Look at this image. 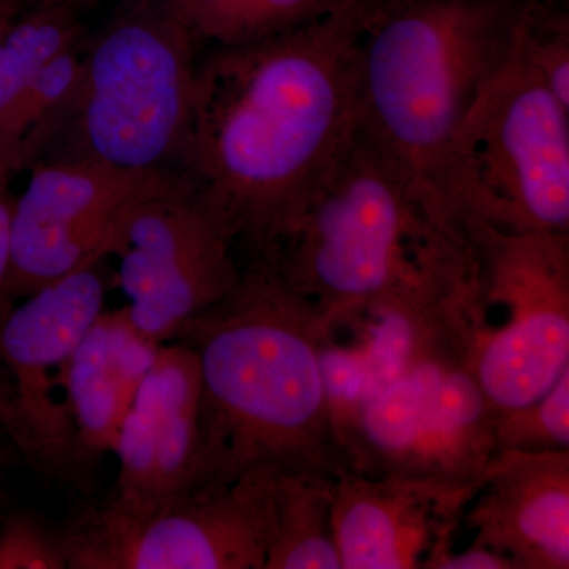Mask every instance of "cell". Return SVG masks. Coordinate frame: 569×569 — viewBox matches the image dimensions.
Masks as SVG:
<instances>
[{
  "label": "cell",
  "mask_w": 569,
  "mask_h": 569,
  "mask_svg": "<svg viewBox=\"0 0 569 569\" xmlns=\"http://www.w3.org/2000/svg\"><path fill=\"white\" fill-rule=\"evenodd\" d=\"M512 569L569 568V451H498L460 530Z\"/></svg>",
  "instance_id": "15"
},
{
  "label": "cell",
  "mask_w": 569,
  "mask_h": 569,
  "mask_svg": "<svg viewBox=\"0 0 569 569\" xmlns=\"http://www.w3.org/2000/svg\"><path fill=\"white\" fill-rule=\"evenodd\" d=\"M462 220L569 233V108L512 47L463 119L445 171Z\"/></svg>",
  "instance_id": "7"
},
{
  "label": "cell",
  "mask_w": 569,
  "mask_h": 569,
  "mask_svg": "<svg viewBox=\"0 0 569 569\" xmlns=\"http://www.w3.org/2000/svg\"><path fill=\"white\" fill-rule=\"evenodd\" d=\"M529 2L388 0L366 13L359 127L415 192L449 211L456 212L445 194L452 142L507 66Z\"/></svg>",
  "instance_id": "4"
},
{
  "label": "cell",
  "mask_w": 569,
  "mask_h": 569,
  "mask_svg": "<svg viewBox=\"0 0 569 569\" xmlns=\"http://www.w3.org/2000/svg\"><path fill=\"white\" fill-rule=\"evenodd\" d=\"M28 171V187L14 201L2 302L110 257L119 223L137 201L187 181L181 171L96 162L37 163Z\"/></svg>",
  "instance_id": "12"
},
{
  "label": "cell",
  "mask_w": 569,
  "mask_h": 569,
  "mask_svg": "<svg viewBox=\"0 0 569 569\" xmlns=\"http://www.w3.org/2000/svg\"><path fill=\"white\" fill-rule=\"evenodd\" d=\"M84 41L59 52L40 70L14 112L9 130V141H7L10 176L17 173L18 156L29 134L54 110L56 104L61 103L70 86L73 84Z\"/></svg>",
  "instance_id": "23"
},
{
  "label": "cell",
  "mask_w": 569,
  "mask_h": 569,
  "mask_svg": "<svg viewBox=\"0 0 569 569\" xmlns=\"http://www.w3.org/2000/svg\"><path fill=\"white\" fill-rule=\"evenodd\" d=\"M159 348L134 328L123 307L103 310L74 348L63 372V396L82 475L112 452Z\"/></svg>",
  "instance_id": "16"
},
{
  "label": "cell",
  "mask_w": 569,
  "mask_h": 569,
  "mask_svg": "<svg viewBox=\"0 0 569 569\" xmlns=\"http://www.w3.org/2000/svg\"><path fill=\"white\" fill-rule=\"evenodd\" d=\"M3 436V432H2V425H0V437Z\"/></svg>",
  "instance_id": "28"
},
{
  "label": "cell",
  "mask_w": 569,
  "mask_h": 569,
  "mask_svg": "<svg viewBox=\"0 0 569 569\" xmlns=\"http://www.w3.org/2000/svg\"><path fill=\"white\" fill-rule=\"evenodd\" d=\"M463 222L478 272L460 329L482 391L507 413L569 369V233Z\"/></svg>",
  "instance_id": "8"
},
{
  "label": "cell",
  "mask_w": 569,
  "mask_h": 569,
  "mask_svg": "<svg viewBox=\"0 0 569 569\" xmlns=\"http://www.w3.org/2000/svg\"><path fill=\"white\" fill-rule=\"evenodd\" d=\"M269 264L326 323L372 306L455 309L478 272L466 222L415 192L361 127Z\"/></svg>",
  "instance_id": "3"
},
{
  "label": "cell",
  "mask_w": 569,
  "mask_h": 569,
  "mask_svg": "<svg viewBox=\"0 0 569 569\" xmlns=\"http://www.w3.org/2000/svg\"><path fill=\"white\" fill-rule=\"evenodd\" d=\"M477 486L342 470L332 511L342 569H426L455 545Z\"/></svg>",
  "instance_id": "14"
},
{
  "label": "cell",
  "mask_w": 569,
  "mask_h": 569,
  "mask_svg": "<svg viewBox=\"0 0 569 569\" xmlns=\"http://www.w3.org/2000/svg\"><path fill=\"white\" fill-rule=\"evenodd\" d=\"M516 48L523 61L548 86L550 92L569 108V22L530 0L516 31Z\"/></svg>",
  "instance_id": "21"
},
{
  "label": "cell",
  "mask_w": 569,
  "mask_h": 569,
  "mask_svg": "<svg viewBox=\"0 0 569 569\" xmlns=\"http://www.w3.org/2000/svg\"><path fill=\"white\" fill-rule=\"evenodd\" d=\"M7 2L13 10L18 7H26L29 11L59 9L58 0H7Z\"/></svg>",
  "instance_id": "25"
},
{
  "label": "cell",
  "mask_w": 569,
  "mask_h": 569,
  "mask_svg": "<svg viewBox=\"0 0 569 569\" xmlns=\"http://www.w3.org/2000/svg\"><path fill=\"white\" fill-rule=\"evenodd\" d=\"M355 0H162L197 44L242 47L323 20Z\"/></svg>",
  "instance_id": "18"
},
{
  "label": "cell",
  "mask_w": 569,
  "mask_h": 569,
  "mask_svg": "<svg viewBox=\"0 0 569 569\" xmlns=\"http://www.w3.org/2000/svg\"><path fill=\"white\" fill-rule=\"evenodd\" d=\"M14 201L17 198L10 192L9 179L0 178V302L10 271Z\"/></svg>",
  "instance_id": "24"
},
{
  "label": "cell",
  "mask_w": 569,
  "mask_h": 569,
  "mask_svg": "<svg viewBox=\"0 0 569 569\" xmlns=\"http://www.w3.org/2000/svg\"><path fill=\"white\" fill-rule=\"evenodd\" d=\"M197 47L162 0H130L86 39L73 84L22 144L17 173L71 162L179 171Z\"/></svg>",
  "instance_id": "5"
},
{
  "label": "cell",
  "mask_w": 569,
  "mask_h": 569,
  "mask_svg": "<svg viewBox=\"0 0 569 569\" xmlns=\"http://www.w3.org/2000/svg\"><path fill=\"white\" fill-rule=\"evenodd\" d=\"M58 7H63V9H71V0H58Z\"/></svg>",
  "instance_id": "27"
},
{
  "label": "cell",
  "mask_w": 569,
  "mask_h": 569,
  "mask_svg": "<svg viewBox=\"0 0 569 569\" xmlns=\"http://www.w3.org/2000/svg\"><path fill=\"white\" fill-rule=\"evenodd\" d=\"M325 321L274 266L246 261L233 290L173 340L200 367L204 485L260 466L346 470L323 376Z\"/></svg>",
  "instance_id": "2"
},
{
  "label": "cell",
  "mask_w": 569,
  "mask_h": 569,
  "mask_svg": "<svg viewBox=\"0 0 569 569\" xmlns=\"http://www.w3.org/2000/svg\"><path fill=\"white\" fill-rule=\"evenodd\" d=\"M498 411L468 359L458 313L427 323L392 365L332 408L346 470L478 486L497 455Z\"/></svg>",
  "instance_id": "6"
},
{
  "label": "cell",
  "mask_w": 569,
  "mask_h": 569,
  "mask_svg": "<svg viewBox=\"0 0 569 569\" xmlns=\"http://www.w3.org/2000/svg\"><path fill=\"white\" fill-rule=\"evenodd\" d=\"M238 253L233 234L189 178L137 201L110 249L129 298L127 316L160 346L233 290L244 266Z\"/></svg>",
  "instance_id": "11"
},
{
  "label": "cell",
  "mask_w": 569,
  "mask_h": 569,
  "mask_svg": "<svg viewBox=\"0 0 569 569\" xmlns=\"http://www.w3.org/2000/svg\"><path fill=\"white\" fill-rule=\"evenodd\" d=\"M366 13L351 2L305 28L197 58L179 171L219 213L244 263L274 260L358 132Z\"/></svg>",
  "instance_id": "1"
},
{
  "label": "cell",
  "mask_w": 569,
  "mask_h": 569,
  "mask_svg": "<svg viewBox=\"0 0 569 569\" xmlns=\"http://www.w3.org/2000/svg\"><path fill=\"white\" fill-rule=\"evenodd\" d=\"M200 397L192 348L179 340L160 346L112 448L119 468L108 500L114 507L148 515L204 486Z\"/></svg>",
  "instance_id": "13"
},
{
  "label": "cell",
  "mask_w": 569,
  "mask_h": 569,
  "mask_svg": "<svg viewBox=\"0 0 569 569\" xmlns=\"http://www.w3.org/2000/svg\"><path fill=\"white\" fill-rule=\"evenodd\" d=\"M279 471L254 467L148 515L78 503L61 526L69 569H264Z\"/></svg>",
  "instance_id": "9"
},
{
  "label": "cell",
  "mask_w": 569,
  "mask_h": 569,
  "mask_svg": "<svg viewBox=\"0 0 569 569\" xmlns=\"http://www.w3.org/2000/svg\"><path fill=\"white\" fill-rule=\"evenodd\" d=\"M13 9L7 0H0V13H13Z\"/></svg>",
  "instance_id": "26"
},
{
  "label": "cell",
  "mask_w": 569,
  "mask_h": 569,
  "mask_svg": "<svg viewBox=\"0 0 569 569\" xmlns=\"http://www.w3.org/2000/svg\"><path fill=\"white\" fill-rule=\"evenodd\" d=\"M332 479L279 471L274 529L264 569H342L332 511Z\"/></svg>",
  "instance_id": "17"
},
{
  "label": "cell",
  "mask_w": 569,
  "mask_h": 569,
  "mask_svg": "<svg viewBox=\"0 0 569 569\" xmlns=\"http://www.w3.org/2000/svg\"><path fill=\"white\" fill-rule=\"evenodd\" d=\"M496 438L498 451H569V369L545 396L498 413Z\"/></svg>",
  "instance_id": "20"
},
{
  "label": "cell",
  "mask_w": 569,
  "mask_h": 569,
  "mask_svg": "<svg viewBox=\"0 0 569 569\" xmlns=\"http://www.w3.org/2000/svg\"><path fill=\"white\" fill-rule=\"evenodd\" d=\"M86 40L71 9L29 11L0 40V178L10 179L9 130L40 70L59 52Z\"/></svg>",
  "instance_id": "19"
},
{
  "label": "cell",
  "mask_w": 569,
  "mask_h": 569,
  "mask_svg": "<svg viewBox=\"0 0 569 569\" xmlns=\"http://www.w3.org/2000/svg\"><path fill=\"white\" fill-rule=\"evenodd\" d=\"M0 569H69L61 527L29 509L0 515Z\"/></svg>",
  "instance_id": "22"
},
{
  "label": "cell",
  "mask_w": 569,
  "mask_h": 569,
  "mask_svg": "<svg viewBox=\"0 0 569 569\" xmlns=\"http://www.w3.org/2000/svg\"><path fill=\"white\" fill-rule=\"evenodd\" d=\"M100 263L44 284L20 305H0L2 432L31 470L63 482L82 477L63 372L107 305Z\"/></svg>",
  "instance_id": "10"
}]
</instances>
